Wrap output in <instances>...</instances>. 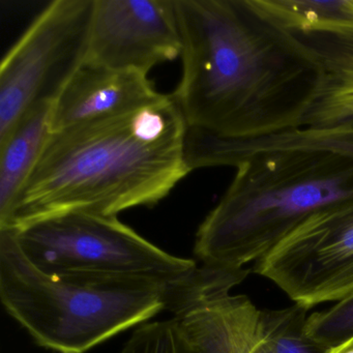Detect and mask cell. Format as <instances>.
Listing matches in <instances>:
<instances>
[{"label": "cell", "instance_id": "obj_1", "mask_svg": "<svg viewBox=\"0 0 353 353\" xmlns=\"http://www.w3.org/2000/svg\"><path fill=\"white\" fill-rule=\"evenodd\" d=\"M181 79L172 97L185 144L248 141L301 127L325 71L253 0H174Z\"/></svg>", "mask_w": 353, "mask_h": 353}, {"label": "cell", "instance_id": "obj_2", "mask_svg": "<svg viewBox=\"0 0 353 353\" xmlns=\"http://www.w3.org/2000/svg\"><path fill=\"white\" fill-rule=\"evenodd\" d=\"M172 94L121 117L51 133L0 229L68 212L101 216L152 206L191 170Z\"/></svg>", "mask_w": 353, "mask_h": 353}, {"label": "cell", "instance_id": "obj_3", "mask_svg": "<svg viewBox=\"0 0 353 353\" xmlns=\"http://www.w3.org/2000/svg\"><path fill=\"white\" fill-rule=\"evenodd\" d=\"M234 168L196 234L194 252L204 265L243 268L316 212L353 198V158L326 150H263Z\"/></svg>", "mask_w": 353, "mask_h": 353}, {"label": "cell", "instance_id": "obj_4", "mask_svg": "<svg viewBox=\"0 0 353 353\" xmlns=\"http://www.w3.org/2000/svg\"><path fill=\"white\" fill-rule=\"evenodd\" d=\"M168 281L138 276H57L28 259L0 229V299L41 346L84 353L165 310Z\"/></svg>", "mask_w": 353, "mask_h": 353}, {"label": "cell", "instance_id": "obj_5", "mask_svg": "<svg viewBox=\"0 0 353 353\" xmlns=\"http://www.w3.org/2000/svg\"><path fill=\"white\" fill-rule=\"evenodd\" d=\"M24 255L57 276H138L177 280L197 265L150 243L117 216L68 212L11 229Z\"/></svg>", "mask_w": 353, "mask_h": 353}, {"label": "cell", "instance_id": "obj_6", "mask_svg": "<svg viewBox=\"0 0 353 353\" xmlns=\"http://www.w3.org/2000/svg\"><path fill=\"white\" fill-rule=\"evenodd\" d=\"M94 0H55L0 65V141L34 107L52 104L88 55Z\"/></svg>", "mask_w": 353, "mask_h": 353}, {"label": "cell", "instance_id": "obj_7", "mask_svg": "<svg viewBox=\"0 0 353 353\" xmlns=\"http://www.w3.org/2000/svg\"><path fill=\"white\" fill-rule=\"evenodd\" d=\"M254 272L310 309L353 293V198L327 206L255 262Z\"/></svg>", "mask_w": 353, "mask_h": 353}, {"label": "cell", "instance_id": "obj_8", "mask_svg": "<svg viewBox=\"0 0 353 353\" xmlns=\"http://www.w3.org/2000/svg\"><path fill=\"white\" fill-rule=\"evenodd\" d=\"M249 270L196 268L169 282L165 310L198 353H249L258 339L260 310L245 295H231Z\"/></svg>", "mask_w": 353, "mask_h": 353}, {"label": "cell", "instance_id": "obj_9", "mask_svg": "<svg viewBox=\"0 0 353 353\" xmlns=\"http://www.w3.org/2000/svg\"><path fill=\"white\" fill-rule=\"evenodd\" d=\"M181 53L174 0H94L85 63L148 75Z\"/></svg>", "mask_w": 353, "mask_h": 353}, {"label": "cell", "instance_id": "obj_10", "mask_svg": "<svg viewBox=\"0 0 353 353\" xmlns=\"http://www.w3.org/2000/svg\"><path fill=\"white\" fill-rule=\"evenodd\" d=\"M162 97L145 74L84 61L52 103L50 132L128 114Z\"/></svg>", "mask_w": 353, "mask_h": 353}, {"label": "cell", "instance_id": "obj_11", "mask_svg": "<svg viewBox=\"0 0 353 353\" xmlns=\"http://www.w3.org/2000/svg\"><path fill=\"white\" fill-rule=\"evenodd\" d=\"M317 150L353 158V117L307 125L248 141H212L204 150L208 167H235L245 157L263 150Z\"/></svg>", "mask_w": 353, "mask_h": 353}, {"label": "cell", "instance_id": "obj_12", "mask_svg": "<svg viewBox=\"0 0 353 353\" xmlns=\"http://www.w3.org/2000/svg\"><path fill=\"white\" fill-rule=\"evenodd\" d=\"M52 104L34 107L0 141V224L6 222L50 136Z\"/></svg>", "mask_w": 353, "mask_h": 353}, {"label": "cell", "instance_id": "obj_13", "mask_svg": "<svg viewBox=\"0 0 353 353\" xmlns=\"http://www.w3.org/2000/svg\"><path fill=\"white\" fill-rule=\"evenodd\" d=\"M253 3L291 32H353V0H253Z\"/></svg>", "mask_w": 353, "mask_h": 353}, {"label": "cell", "instance_id": "obj_14", "mask_svg": "<svg viewBox=\"0 0 353 353\" xmlns=\"http://www.w3.org/2000/svg\"><path fill=\"white\" fill-rule=\"evenodd\" d=\"M307 307L294 305L280 310H260L258 339L249 353H328L305 334Z\"/></svg>", "mask_w": 353, "mask_h": 353}, {"label": "cell", "instance_id": "obj_15", "mask_svg": "<svg viewBox=\"0 0 353 353\" xmlns=\"http://www.w3.org/2000/svg\"><path fill=\"white\" fill-rule=\"evenodd\" d=\"M321 61L325 81L349 83L341 90L336 108L342 117H353V32H296Z\"/></svg>", "mask_w": 353, "mask_h": 353}, {"label": "cell", "instance_id": "obj_16", "mask_svg": "<svg viewBox=\"0 0 353 353\" xmlns=\"http://www.w3.org/2000/svg\"><path fill=\"white\" fill-rule=\"evenodd\" d=\"M305 334L328 349L353 338V293L322 312L307 316Z\"/></svg>", "mask_w": 353, "mask_h": 353}, {"label": "cell", "instance_id": "obj_17", "mask_svg": "<svg viewBox=\"0 0 353 353\" xmlns=\"http://www.w3.org/2000/svg\"><path fill=\"white\" fill-rule=\"evenodd\" d=\"M121 353H198L172 319L137 328Z\"/></svg>", "mask_w": 353, "mask_h": 353}, {"label": "cell", "instance_id": "obj_18", "mask_svg": "<svg viewBox=\"0 0 353 353\" xmlns=\"http://www.w3.org/2000/svg\"><path fill=\"white\" fill-rule=\"evenodd\" d=\"M328 353H353V338L343 343L340 346L330 349Z\"/></svg>", "mask_w": 353, "mask_h": 353}]
</instances>
